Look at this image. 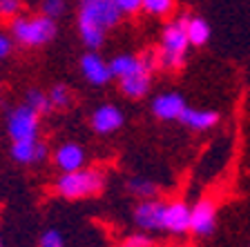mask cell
<instances>
[{"label": "cell", "instance_id": "cell-1", "mask_svg": "<svg viewBox=\"0 0 250 247\" xmlns=\"http://www.w3.org/2000/svg\"><path fill=\"white\" fill-rule=\"evenodd\" d=\"M121 20L123 14L116 7V0H78L76 29L87 52H99L105 45L107 34Z\"/></svg>", "mask_w": 250, "mask_h": 247}, {"label": "cell", "instance_id": "cell-2", "mask_svg": "<svg viewBox=\"0 0 250 247\" xmlns=\"http://www.w3.org/2000/svg\"><path fill=\"white\" fill-rule=\"evenodd\" d=\"M105 185H107V174L101 167H83L58 176L54 180V191L65 201H85L99 196Z\"/></svg>", "mask_w": 250, "mask_h": 247}, {"label": "cell", "instance_id": "cell-3", "mask_svg": "<svg viewBox=\"0 0 250 247\" xmlns=\"http://www.w3.org/2000/svg\"><path fill=\"white\" fill-rule=\"evenodd\" d=\"M188 52H190V40L186 36V27L183 20H167L161 29L159 36V45H156V65L159 69L166 72H179L188 60Z\"/></svg>", "mask_w": 250, "mask_h": 247}, {"label": "cell", "instance_id": "cell-4", "mask_svg": "<svg viewBox=\"0 0 250 247\" xmlns=\"http://www.w3.org/2000/svg\"><path fill=\"white\" fill-rule=\"evenodd\" d=\"M9 36L16 45L27 49L45 47L58 36V22L54 18H47L42 14L36 16H16L9 20Z\"/></svg>", "mask_w": 250, "mask_h": 247}, {"label": "cell", "instance_id": "cell-5", "mask_svg": "<svg viewBox=\"0 0 250 247\" xmlns=\"http://www.w3.org/2000/svg\"><path fill=\"white\" fill-rule=\"evenodd\" d=\"M41 120L42 116L31 109L29 105L21 103L7 112L5 116V127L7 136L11 143H31V140L41 138Z\"/></svg>", "mask_w": 250, "mask_h": 247}, {"label": "cell", "instance_id": "cell-6", "mask_svg": "<svg viewBox=\"0 0 250 247\" xmlns=\"http://www.w3.org/2000/svg\"><path fill=\"white\" fill-rule=\"evenodd\" d=\"M163 209H166V201H161V198L139 201L134 205V209H132V223L136 225L139 232L161 234L163 232Z\"/></svg>", "mask_w": 250, "mask_h": 247}, {"label": "cell", "instance_id": "cell-7", "mask_svg": "<svg viewBox=\"0 0 250 247\" xmlns=\"http://www.w3.org/2000/svg\"><path fill=\"white\" fill-rule=\"evenodd\" d=\"M219 223L217 203L208 196L199 198L194 205H190V234L199 238L212 236Z\"/></svg>", "mask_w": 250, "mask_h": 247}, {"label": "cell", "instance_id": "cell-8", "mask_svg": "<svg viewBox=\"0 0 250 247\" xmlns=\"http://www.w3.org/2000/svg\"><path fill=\"white\" fill-rule=\"evenodd\" d=\"M125 125V112L116 103H101L89 114V127L99 136H112Z\"/></svg>", "mask_w": 250, "mask_h": 247}, {"label": "cell", "instance_id": "cell-9", "mask_svg": "<svg viewBox=\"0 0 250 247\" xmlns=\"http://www.w3.org/2000/svg\"><path fill=\"white\" fill-rule=\"evenodd\" d=\"M163 234L174 238H183L186 234H190V205L186 201H179V198L166 201Z\"/></svg>", "mask_w": 250, "mask_h": 247}, {"label": "cell", "instance_id": "cell-10", "mask_svg": "<svg viewBox=\"0 0 250 247\" xmlns=\"http://www.w3.org/2000/svg\"><path fill=\"white\" fill-rule=\"evenodd\" d=\"M78 72L92 87H105L107 82H112L109 60H105L99 52H85L78 60Z\"/></svg>", "mask_w": 250, "mask_h": 247}, {"label": "cell", "instance_id": "cell-11", "mask_svg": "<svg viewBox=\"0 0 250 247\" xmlns=\"http://www.w3.org/2000/svg\"><path fill=\"white\" fill-rule=\"evenodd\" d=\"M186 107H188L186 98H183L179 92H159L150 103L152 116H154L156 120H163V123L179 120Z\"/></svg>", "mask_w": 250, "mask_h": 247}, {"label": "cell", "instance_id": "cell-12", "mask_svg": "<svg viewBox=\"0 0 250 247\" xmlns=\"http://www.w3.org/2000/svg\"><path fill=\"white\" fill-rule=\"evenodd\" d=\"M52 160L61 174H65V171H76V170L87 167V152H85V147L81 143H76V140H65V143H61L56 150H54Z\"/></svg>", "mask_w": 250, "mask_h": 247}, {"label": "cell", "instance_id": "cell-13", "mask_svg": "<svg viewBox=\"0 0 250 247\" xmlns=\"http://www.w3.org/2000/svg\"><path fill=\"white\" fill-rule=\"evenodd\" d=\"M219 120H221V114L214 112V109L190 107V105H188V107L183 109L179 123H181L186 129H190V132L201 134V132H210V129H214L219 125Z\"/></svg>", "mask_w": 250, "mask_h": 247}, {"label": "cell", "instance_id": "cell-14", "mask_svg": "<svg viewBox=\"0 0 250 247\" xmlns=\"http://www.w3.org/2000/svg\"><path fill=\"white\" fill-rule=\"evenodd\" d=\"M11 158L18 165H41L49 158V147L41 138L31 143H11Z\"/></svg>", "mask_w": 250, "mask_h": 247}, {"label": "cell", "instance_id": "cell-15", "mask_svg": "<svg viewBox=\"0 0 250 247\" xmlns=\"http://www.w3.org/2000/svg\"><path fill=\"white\" fill-rule=\"evenodd\" d=\"M183 27H186V36L190 40V47H203L208 45L212 38V27L203 16H183Z\"/></svg>", "mask_w": 250, "mask_h": 247}, {"label": "cell", "instance_id": "cell-16", "mask_svg": "<svg viewBox=\"0 0 250 247\" xmlns=\"http://www.w3.org/2000/svg\"><path fill=\"white\" fill-rule=\"evenodd\" d=\"M159 183L154 178H147V176H130L125 180V191L139 201H146V198H156L159 196Z\"/></svg>", "mask_w": 250, "mask_h": 247}, {"label": "cell", "instance_id": "cell-17", "mask_svg": "<svg viewBox=\"0 0 250 247\" xmlns=\"http://www.w3.org/2000/svg\"><path fill=\"white\" fill-rule=\"evenodd\" d=\"M47 96H49V103H52V109H69L74 103V94L72 89L65 85V82H54L52 87L47 89Z\"/></svg>", "mask_w": 250, "mask_h": 247}, {"label": "cell", "instance_id": "cell-18", "mask_svg": "<svg viewBox=\"0 0 250 247\" xmlns=\"http://www.w3.org/2000/svg\"><path fill=\"white\" fill-rule=\"evenodd\" d=\"M177 9V0H143L141 11L150 18H170Z\"/></svg>", "mask_w": 250, "mask_h": 247}, {"label": "cell", "instance_id": "cell-19", "mask_svg": "<svg viewBox=\"0 0 250 247\" xmlns=\"http://www.w3.org/2000/svg\"><path fill=\"white\" fill-rule=\"evenodd\" d=\"M25 105H29L31 109H36L41 116H47V114H52V103H49V96H47L45 89H38V87H29L25 92Z\"/></svg>", "mask_w": 250, "mask_h": 247}, {"label": "cell", "instance_id": "cell-20", "mask_svg": "<svg viewBox=\"0 0 250 247\" xmlns=\"http://www.w3.org/2000/svg\"><path fill=\"white\" fill-rule=\"evenodd\" d=\"M41 14L58 20L67 14V0H41Z\"/></svg>", "mask_w": 250, "mask_h": 247}, {"label": "cell", "instance_id": "cell-21", "mask_svg": "<svg viewBox=\"0 0 250 247\" xmlns=\"http://www.w3.org/2000/svg\"><path fill=\"white\" fill-rule=\"evenodd\" d=\"M38 247H65V236L56 227H47L38 236Z\"/></svg>", "mask_w": 250, "mask_h": 247}, {"label": "cell", "instance_id": "cell-22", "mask_svg": "<svg viewBox=\"0 0 250 247\" xmlns=\"http://www.w3.org/2000/svg\"><path fill=\"white\" fill-rule=\"evenodd\" d=\"M119 247H152V234L132 232L119 243Z\"/></svg>", "mask_w": 250, "mask_h": 247}, {"label": "cell", "instance_id": "cell-23", "mask_svg": "<svg viewBox=\"0 0 250 247\" xmlns=\"http://www.w3.org/2000/svg\"><path fill=\"white\" fill-rule=\"evenodd\" d=\"M22 0H0V18L14 20L16 16H21Z\"/></svg>", "mask_w": 250, "mask_h": 247}, {"label": "cell", "instance_id": "cell-24", "mask_svg": "<svg viewBox=\"0 0 250 247\" xmlns=\"http://www.w3.org/2000/svg\"><path fill=\"white\" fill-rule=\"evenodd\" d=\"M116 7L123 16H136L143 7V0H116Z\"/></svg>", "mask_w": 250, "mask_h": 247}, {"label": "cell", "instance_id": "cell-25", "mask_svg": "<svg viewBox=\"0 0 250 247\" xmlns=\"http://www.w3.org/2000/svg\"><path fill=\"white\" fill-rule=\"evenodd\" d=\"M14 45H16V42L11 40L9 31L0 29V60H5V58L11 56V52H14Z\"/></svg>", "mask_w": 250, "mask_h": 247}, {"label": "cell", "instance_id": "cell-26", "mask_svg": "<svg viewBox=\"0 0 250 247\" xmlns=\"http://www.w3.org/2000/svg\"><path fill=\"white\" fill-rule=\"evenodd\" d=\"M174 247H192V245H186V243H181V245H174Z\"/></svg>", "mask_w": 250, "mask_h": 247}, {"label": "cell", "instance_id": "cell-27", "mask_svg": "<svg viewBox=\"0 0 250 247\" xmlns=\"http://www.w3.org/2000/svg\"><path fill=\"white\" fill-rule=\"evenodd\" d=\"M0 247H5V245H2V238H0Z\"/></svg>", "mask_w": 250, "mask_h": 247}, {"label": "cell", "instance_id": "cell-28", "mask_svg": "<svg viewBox=\"0 0 250 247\" xmlns=\"http://www.w3.org/2000/svg\"><path fill=\"white\" fill-rule=\"evenodd\" d=\"M0 89H2V80H0Z\"/></svg>", "mask_w": 250, "mask_h": 247}]
</instances>
